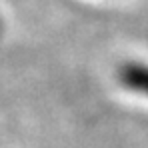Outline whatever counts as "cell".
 I'll list each match as a JSON object with an SVG mask.
<instances>
[{
  "label": "cell",
  "instance_id": "1",
  "mask_svg": "<svg viewBox=\"0 0 148 148\" xmlns=\"http://www.w3.org/2000/svg\"><path fill=\"white\" fill-rule=\"evenodd\" d=\"M118 82L132 94L148 98V64L128 62L118 70Z\"/></svg>",
  "mask_w": 148,
  "mask_h": 148
}]
</instances>
